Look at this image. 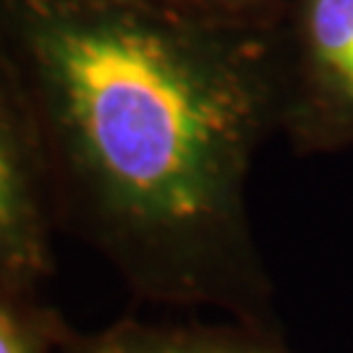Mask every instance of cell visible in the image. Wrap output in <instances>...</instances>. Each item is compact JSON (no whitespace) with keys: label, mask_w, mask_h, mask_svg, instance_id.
<instances>
[{"label":"cell","mask_w":353,"mask_h":353,"mask_svg":"<svg viewBox=\"0 0 353 353\" xmlns=\"http://www.w3.org/2000/svg\"><path fill=\"white\" fill-rule=\"evenodd\" d=\"M275 37L290 150L353 152V0H283Z\"/></svg>","instance_id":"obj_2"},{"label":"cell","mask_w":353,"mask_h":353,"mask_svg":"<svg viewBox=\"0 0 353 353\" xmlns=\"http://www.w3.org/2000/svg\"><path fill=\"white\" fill-rule=\"evenodd\" d=\"M58 233L37 126L0 55V288L39 293L52 275Z\"/></svg>","instance_id":"obj_3"},{"label":"cell","mask_w":353,"mask_h":353,"mask_svg":"<svg viewBox=\"0 0 353 353\" xmlns=\"http://www.w3.org/2000/svg\"><path fill=\"white\" fill-rule=\"evenodd\" d=\"M58 353H293L283 332L228 316L225 322L118 319L94 332L71 330Z\"/></svg>","instance_id":"obj_4"},{"label":"cell","mask_w":353,"mask_h":353,"mask_svg":"<svg viewBox=\"0 0 353 353\" xmlns=\"http://www.w3.org/2000/svg\"><path fill=\"white\" fill-rule=\"evenodd\" d=\"M68 332L63 314L39 293L0 288V353H58Z\"/></svg>","instance_id":"obj_5"},{"label":"cell","mask_w":353,"mask_h":353,"mask_svg":"<svg viewBox=\"0 0 353 353\" xmlns=\"http://www.w3.org/2000/svg\"><path fill=\"white\" fill-rule=\"evenodd\" d=\"M173 8L236 24L270 26L278 21L283 0H163Z\"/></svg>","instance_id":"obj_6"},{"label":"cell","mask_w":353,"mask_h":353,"mask_svg":"<svg viewBox=\"0 0 353 353\" xmlns=\"http://www.w3.org/2000/svg\"><path fill=\"white\" fill-rule=\"evenodd\" d=\"M58 230L139 301L280 330L249 178L280 134L275 24L163 0H0Z\"/></svg>","instance_id":"obj_1"}]
</instances>
